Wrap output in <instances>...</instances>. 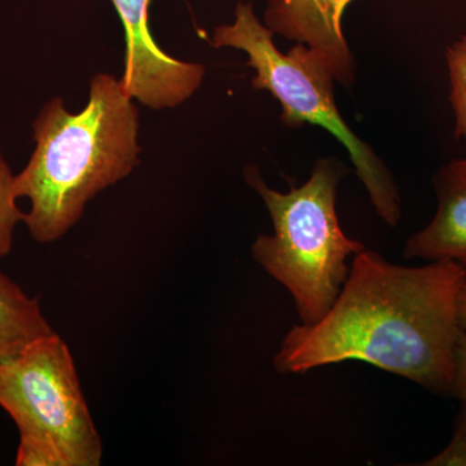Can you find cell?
I'll use <instances>...</instances> for the list:
<instances>
[{
    "label": "cell",
    "mask_w": 466,
    "mask_h": 466,
    "mask_svg": "<svg viewBox=\"0 0 466 466\" xmlns=\"http://www.w3.org/2000/svg\"><path fill=\"white\" fill-rule=\"evenodd\" d=\"M0 407L20 433L16 465L97 466L103 441L69 348L42 337L0 366Z\"/></svg>",
    "instance_id": "5"
},
{
    "label": "cell",
    "mask_w": 466,
    "mask_h": 466,
    "mask_svg": "<svg viewBox=\"0 0 466 466\" xmlns=\"http://www.w3.org/2000/svg\"><path fill=\"white\" fill-rule=\"evenodd\" d=\"M274 36L257 16L253 3L238 2L232 23L217 26L210 43L216 48H235L247 55L248 66L256 70L251 86L254 90L268 91L280 103L281 122L287 127L309 124L332 134L348 149L377 216L388 226H398L401 201L394 177L372 147L342 118L329 67L303 43H296L284 54L276 47Z\"/></svg>",
    "instance_id": "4"
},
{
    "label": "cell",
    "mask_w": 466,
    "mask_h": 466,
    "mask_svg": "<svg viewBox=\"0 0 466 466\" xmlns=\"http://www.w3.org/2000/svg\"><path fill=\"white\" fill-rule=\"evenodd\" d=\"M451 392L461 403L462 410H466V333L460 332L455 346L453 357V377Z\"/></svg>",
    "instance_id": "13"
},
{
    "label": "cell",
    "mask_w": 466,
    "mask_h": 466,
    "mask_svg": "<svg viewBox=\"0 0 466 466\" xmlns=\"http://www.w3.org/2000/svg\"><path fill=\"white\" fill-rule=\"evenodd\" d=\"M33 127L35 149L14 186L17 198L30 201L24 217L30 235L47 244L76 226L97 193L139 164V110L121 79L99 73L82 112H67L63 97H55Z\"/></svg>",
    "instance_id": "2"
},
{
    "label": "cell",
    "mask_w": 466,
    "mask_h": 466,
    "mask_svg": "<svg viewBox=\"0 0 466 466\" xmlns=\"http://www.w3.org/2000/svg\"><path fill=\"white\" fill-rule=\"evenodd\" d=\"M446 63L450 101L455 113V137L464 140L466 146V34L447 48Z\"/></svg>",
    "instance_id": "10"
},
{
    "label": "cell",
    "mask_w": 466,
    "mask_h": 466,
    "mask_svg": "<svg viewBox=\"0 0 466 466\" xmlns=\"http://www.w3.org/2000/svg\"><path fill=\"white\" fill-rule=\"evenodd\" d=\"M125 32L121 84L149 109L177 108L191 99L205 78L202 64L187 63L159 48L149 29L150 0H110Z\"/></svg>",
    "instance_id": "6"
},
{
    "label": "cell",
    "mask_w": 466,
    "mask_h": 466,
    "mask_svg": "<svg viewBox=\"0 0 466 466\" xmlns=\"http://www.w3.org/2000/svg\"><path fill=\"white\" fill-rule=\"evenodd\" d=\"M15 175L0 152V258L7 256L14 244L15 227L24 222L25 214L17 207Z\"/></svg>",
    "instance_id": "11"
},
{
    "label": "cell",
    "mask_w": 466,
    "mask_h": 466,
    "mask_svg": "<svg viewBox=\"0 0 466 466\" xmlns=\"http://www.w3.org/2000/svg\"><path fill=\"white\" fill-rule=\"evenodd\" d=\"M456 311H458V323L460 329L466 333V278L460 287L458 294V302H456Z\"/></svg>",
    "instance_id": "14"
},
{
    "label": "cell",
    "mask_w": 466,
    "mask_h": 466,
    "mask_svg": "<svg viewBox=\"0 0 466 466\" xmlns=\"http://www.w3.org/2000/svg\"><path fill=\"white\" fill-rule=\"evenodd\" d=\"M244 174L274 225L272 235L254 241V259L289 291L302 324L318 323L348 279L349 259L366 249L343 232L337 216V192L348 167L334 157L318 159L306 183L288 192L267 186L256 167Z\"/></svg>",
    "instance_id": "3"
},
{
    "label": "cell",
    "mask_w": 466,
    "mask_h": 466,
    "mask_svg": "<svg viewBox=\"0 0 466 466\" xmlns=\"http://www.w3.org/2000/svg\"><path fill=\"white\" fill-rule=\"evenodd\" d=\"M465 278V269L453 262L407 267L361 250L325 317L296 325L285 336L274 358L276 370L300 375L358 360L426 390L451 392L461 332L456 302Z\"/></svg>",
    "instance_id": "1"
},
{
    "label": "cell",
    "mask_w": 466,
    "mask_h": 466,
    "mask_svg": "<svg viewBox=\"0 0 466 466\" xmlns=\"http://www.w3.org/2000/svg\"><path fill=\"white\" fill-rule=\"evenodd\" d=\"M437 210L406 241L403 258L453 262L466 271V159H451L433 177Z\"/></svg>",
    "instance_id": "8"
},
{
    "label": "cell",
    "mask_w": 466,
    "mask_h": 466,
    "mask_svg": "<svg viewBox=\"0 0 466 466\" xmlns=\"http://www.w3.org/2000/svg\"><path fill=\"white\" fill-rule=\"evenodd\" d=\"M351 0H268L263 23L288 41L303 43L320 56L336 82L354 84L355 60L342 29Z\"/></svg>",
    "instance_id": "7"
},
{
    "label": "cell",
    "mask_w": 466,
    "mask_h": 466,
    "mask_svg": "<svg viewBox=\"0 0 466 466\" xmlns=\"http://www.w3.org/2000/svg\"><path fill=\"white\" fill-rule=\"evenodd\" d=\"M424 466H466V410H460L455 431L449 446L434 458L422 462Z\"/></svg>",
    "instance_id": "12"
},
{
    "label": "cell",
    "mask_w": 466,
    "mask_h": 466,
    "mask_svg": "<svg viewBox=\"0 0 466 466\" xmlns=\"http://www.w3.org/2000/svg\"><path fill=\"white\" fill-rule=\"evenodd\" d=\"M52 333L39 300L0 272V366Z\"/></svg>",
    "instance_id": "9"
}]
</instances>
